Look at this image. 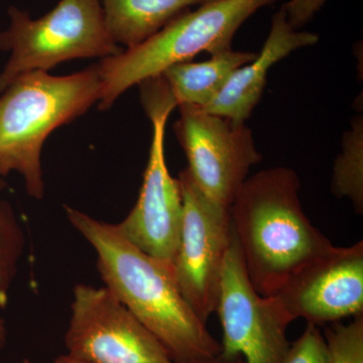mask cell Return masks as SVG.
<instances>
[{"mask_svg":"<svg viewBox=\"0 0 363 363\" xmlns=\"http://www.w3.org/2000/svg\"><path fill=\"white\" fill-rule=\"evenodd\" d=\"M195 363H245V360L241 357H224L221 354L217 355V357L209 358V359L203 360V362H195Z\"/></svg>","mask_w":363,"mask_h":363,"instance_id":"obj_20","label":"cell"},{"mask_svg":"<svg viewBox=\"0 0 363 363\" xmlns=\"http://www.w3.org/2000/svg\"><path fill=\"white\" fill-rule=\"evenodd\" d=\"M331 190L338 198L352 203L358 214L363 211V118L355 116L344 133L341 152L334 162Z\"/></svg>","mask_w":363,"mask_h":363,"instance_id":"obj_15","label":"cell"},{"mask_svg":"<svg viewBox=\"0 0 363 363\" xmlns=\"http://www.w3.org/2000/svg\"><path fill=\"white\" fill-rule=\"evenodd\" d=\"M54 363H87L84 362H81V360L76 359V358H73L69 357L68 354L65 355H60V357L56 358Z\"/></svg>","mask_w":363,"mask_h":363,"instance_id":"obj_22","label":"cell"},{"mask_svg":"<svg viewBox=\"0 0 363 363\" xmlns=\"http://www.w3.org/2000/svg\"><path fill=\"white\" fill-rule=\"evenodd\" d=\"M326 1L327 0H289L281 9L285 13L289 23L295 30H301L321 11Z\"/></svg>","mask_w":363,"mask_h":363,"instance_id":"obj_19","label":"cell"},{"mask_svg":"<svg viewBox=\"0 0 363 363\" xmlns=\"http://www.w3.org/2000/svg\"><path fill=\"white\" fill-rule=\"evenodd\" d=\"M281 363H330L328 346L319 326L308 324L302 335L290 344Z\"/></svg>","mask_w":363,"mask_h":363,"instance_id":"obj_18","label":"cell"},{"mask_svg":"<svg viewBox=\"0 0 363 363\" xmlns=\"http://www.w3.org/2000/svg\"><path fill=\"white\" fill-rule=\"evenodd\" d=\"M23 363H33V362H30V360H28V359H23Z\"/></svg>","mask_w":363,"mask_h":363,"instance_id":"obj_24","label":"cell"},{"mask_svg":"<svg viewBox=\"0 0 363 363\" xmlns=\"http://www.w3.org/2000/svg\"><path fill=\"white\" fill-rule=\"evenodd\" d=\"M26 247V236L11 203L0 201V307L9 301V291Z\"/></svg>","mask_w":363,"mask_h":363,"instance_id":"obj_16","label":"cell"},{"mask_svg":"<svg viewBox=\"0 0 363 363\" xmlns=\"http://www.w3.org/2000/svg\"><path fill=\"white\" fill-rule=\"evenodd\" d=\"M100 88L97 65L68 76L35 71L14 79L0 96V178L16 172L28 194L43 199L45 140L98 104Z\"/></svg>","mask_w":363,"mask_h":363,"instance_id":"obj_3","label":"cell"},{"mask_svg":"<svg viewBox=\"0 0 363 363\" xmlns=\"http://www.w3.org/2000/svg\"><path fill=\"white\" fill-rule=\"evenodd\" d=\"M293 169L274 167L248 177L229 207L231 226L253 288L276 295L298 269L332 247L301 204Z\"/></svg>","mask_w":363,"mask_h":363,"instance_id":"obj_2","label":"cell"},{"mask_svg":"<svg viewBox=\"0 0 363 363\" xmlns=\"http://www.w3.org/2000/svg\"><path fill=\"white\" fill-rule=\"evenodd\" d=\"M0 50L11 58L0 73V93L30 72H48L75 59L109 58L123 51L112 39L100 0H60L42 18L11 6Z\"/></svg>","mask_w":363,"mask_h":363,"instance_id":"obj_5","label":"cell"},{"mask_svg":"<svg viewBox=\"0 0 363 363\" xmlns=\"http://www.w3.org/2000/svg\"><path fill=\"white\" fill-rule=\"evenodd\" d=\"M257 54L226 50L210 55L206 61H187L169 67L157 77L176 107L193 105L204 108L223 89L233 72L252 62Z\"/></svg>","mask_w":363,"mask_h":363,"instance_id":"obj_13","label":"cell"},{"mask_svg":"<svg viewBox=\"0 0 363 363\" xmlns=\"http://www.w3.org/2000/svg\"><path fill=\"white\" fill-rule=\"evenodd\" d=\"M330 363H363V314L348 324L329 325L324 333Z\"/></svg>","mask_w":363,"mask_h":363,"instance_id":"obj_17","label":"cell"},{"mask_svg":"<svg viewBox=\"0 0 363 363\" xmlns=\"http://www.w3.org/2000/svg\"><path fill=\"white\" fill-rule=\"evenodd\" d=\"M65 345L87 363H175L156 336L106 286L79 284Z\"/></svg>","mask_w":363,"mask_h":363,"instance_id":"obj_9","label":"cell"},{"mask_svg":"<svg viewBox=\"0 0 363 363\" xmlns=\"http://www.w3.org/2000/svg\"><path fill=\"white\" fill-rule=\"evenodd\" d=\"M318 42L316 33L295 30L279 9L272 16L271 30L262 51L252 62L234 71L213 101L201 109L236 123H247L262 100L267 74L272 67L293 52Z\"/></svg>","mask_w":363,"mask_h":363,"instance_id":"obj_12","label":"cell"},{"mask_svg":"<svg viewBox=\"0 0 363 363\" xmlns=\"http://www.w3.org/2000/svg\"><path fill=\"white\" fill-rule=\"evenodd\" d=\"M145 111L152 128L149 161L138 202L116 227L138 250L172 264L183 216L180 184L169 174L164 154V133L173 109L156 107Z\"/></svg>","mask_w":363,"mask_h":363,"instance_id":"obj_11","label":"cell"},{"mask_svg":"<svg viewBox=\"0 0 363 363\" xmlns=\"http://www.w3.org/2000/svg\"><path fill=\"white\" fill-rule=\"evenodd\" d=\"M201 0H100L112 39L135 47Z\"/></svg>","mask_w":363,"mask_h":363,"instance_id":"obj_14","label":"cell"},{"mask_svg":"<svg viewBox=\"0 0 363 363\" xmlns=\"http://www.w3.org/2000/svg\"><path fill=\"white\" fill-rule=\"evenodd\" d=\"M216 312L223 332L222 357H241L245 363L283 362L293 318L274 296L264 297L253 288L234 233L222 269Z\"/></svg>","mask_w":363,"mask_h":363,"instance_id":"obj_8","label":"cell"},{"mask_svg":"<svg viewBox=\"0 0 363 363\" xmlns=\"http://www.w3.org/2000/svg\"><path fill=\"white\" fill-rule=\"evenodd\" d=\"M278 0H201L195 11L177 16L149 39L97 64L98 108L108 111L133 86L161 75L169 67L192 61L200 52L233 49L234 35L260 9Z\"/></svg>","mask_w":363,"mask_h":363,"instance_id":"obj_4","label":"cell"},{"mask_svg":"<svg viewBox=\"0 0 363 363\" xmlns=\"http://www.w3.org/2000/svg\"><path fill=\"white\" fill-rule=\"evenodd\" d=\"M183 198L180 240L172 262L177 285L207 324L216 312L222 269L233 238L229 208L203 193L187 169L178 178Z\"/></svg>","mask_w":363,"mask_h":363,"instance_id":"obj_6","label":"cell"},{"mask_svg":"<svg viewBox=\"0 0 363 363\" xmlns=\"http://www.w3.org/2000/svg\"><path fill=\"white\" fill-rule=\"evenodd\" d=\"M67 218L97 253L106 288L156 336L175 363L220 354L221 345L186 302L172 264L138 250L116 225L65 206Z\"/></svg>","mask_w":363,"mask_h":363,"instance_id":"obj_1","label":"cell"},{"mask_svg":"<svg viewBox=\"0 0 363 363\" xmlns=\"http://www.w3.org/2000/svg\"><path fill=\"white\" fill-rule=\"evenodd\" d=\"M174 125L177 140L188 160V173L205 195L229 208L262 161L247 123L209 113L193 105L178 107Z\"/></svg>","mask_w":363,"mask_h":363,"instance_id":"obj_7","label":"cell"},{"mask_svg":"<svg viewBox=\"0 0 363 363\" xmlns=\"http://www.w3.org/2000/svg\"><path fill=\"white\" fill-rule=\"evenodd\" d=\"M274 297L293 320L316 326L363 314V242L332 245L298 269Z\"/></svg>","mask_w":363,"mask_h":363,"instance_id":"obj_10","label":"cell"},{"mask_svg":"<svg viewBox=\"0 0 363 363\" xmlns=\"http://www.w3.org/2000/svg\"><path fill=\"white\" fill-rule=\"evenodd\" d=\"M6 326L4 318L0 316V350L4 347L6 340Z\"/></svg>","mask_w":363,"mask_h":363,"instance_id":"obj_21","label":"cell"},{"mask_svg":"<svg viewBox=\"0 0 363 363\" xmlns=\"http://www.w3.org/2000/svg\"><path fill=\"white\" fill-rule=\"evenodd\" d=\"M6 182L4 180V178H0V191L4 190V188H6Z\"/></svg>","mask_w":363,"mask_h":363,"instance_id":"obj_23","label":"cell"}]
</instances>
